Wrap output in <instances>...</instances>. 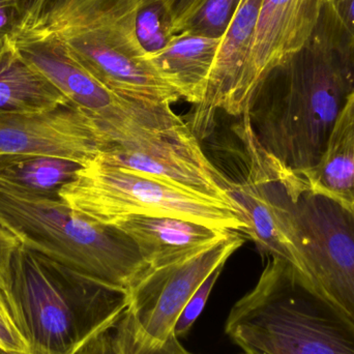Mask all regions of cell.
Here are the masks:
<instances>
[{"label": "cell", "mask_w": 354, "mask_h": 354, "mask_svg": "<svg viewBox=\"0 0 354 354\" xmlns=\"http://www.w3.org/2000/svg\"><path fill=\"white\" fill-rule=\"evenodd\" d=\"M0 226L43 259L111 288L128 291L149 268L118 227L72 209L58 196L1 179Z\"/></svg>", "instance_id": "3"}, {"label": "cell", "mask_w": 354, "mask_h": 354, "mask_svg": "<svg viewBox=\"0 0 354 354\" xmlns=\"http://www.w3.org/2000/svg\"><path fill=\"white\" fill-rule=\"evenodd\" d=\"M57 195L72 209L106 225L129 216H149L183 218L232 232L245 233L249 228L243 214L224 202L97 159L83 165Z\"/></svg>", "instance_id": "7"}, {"label": "cell", "mask_w": 354, "mask_h": 354, "mask_svg": "<svg viewBox=\"0 0 354 354\" xmlns=\"http://www.w3.org/2000/svg\"><path fill=\"white\" fill-rule=\"evenodd\" d=\"M189 354H192V353H189Z\"/></svg>", "instance_id": "35"}, {"label": "cell", "mask_w": 354, "mask_h": 354, "mask_svg": "<svg viewBox=\"0 0 354 354\" xmlns=\"http://www.w3.org/2000/svg\"><path fill=\"white\" fill-rule=\"evenodd\" d=\"M304 177L316 191L354 209V93L330 132L319 163Z\"/></svg>", "instance_id": "17"}, {"label": "cell", "mask_w": 354, "mask_h": 354, "mask_svg": "<svg viewBox=\"0 0 354 354\" xmlns=\"http://www.w3.org/2000/svg\"><path fill=\"white\" fill-rule=\"evenodd\" d=\"M241 0H205L176 33L223 39Z\"/></svg>", "instance_id": "20"}, {"label": "cell", "mask_w": 354, "mask_h": 354, "mask_svg": "<svg viewBox=\"0 0 354 354\" xmlns=\"http://www.w3.org/2000/svg\"><path fill=\"white\" fill-rule=\"evenodd\" d=\"M71 105L66 97L23 59L10 35L0 37V113H30Z\"/></svg>", "instance_id": "16"}, {"label": "cell", "mask_w": 354, "mask_h": 354, "mask_svg": "<svg viewBox=\"0 0 354 354\" xmlns=\"http://www.w3.org/2000/svg\"><path fill=\"white\" fill-rule=\"evenodd\" d=\"M328 1L263 0L252 49L256 86L272 68L303 47Z\"/></svg>", "instance_id": "13"}, {"label": "cell", "mask_w": 354, "mask_h": 354, "mask_svg": "<svg viewBox=\"0 0 354 354\" xmlns=\"http://www.w3.org/2000/svg\"><path fill=\"white\" fill-rule=\"evenodd\" d=\"M23 59L45 76L72 105L95 118L109 145L133 140L185 124L171 106H149L124 99L104 86L53 33L10 35Z\"/></svg>", "instance_id": "8"}, {"label": "cell", "mask_w": 354, "mask_h": 354, "mask_svg": "<svg viewBox=\"0 0 354 354\" xmlns=\"http://www.w3.org/2000/svg\"><path fill=\"white\" fill-rule=\"evenodd\" d=\"M135 32L147 57L169 45L176 24L165 0H137Z\"/></svg>", "instance_id": "19"}, {"label": "cell", "mask_w": 354, "mask_h": 354, "mask_svg": "<svg viewBox=\"0 0 354 354\" xmlns=\"http://www.w3.org/2000/svg\"><path fill=\"white\" fill-rule=\"evenodd\" d=\"M2 354H41L39 353H35V351H10V353H3Z\"/></svg>", "instance_id": "29"}, {"label": "cell", "mask_w": 354, "mask_h": 354, "mask_svg": "<svg viewBox=\"0 0 354 354\" xmlns=\"http://www.w3.org/2000/svg\"><path fill=\"white\" fill-rule=\"evenodd\" d=\"M3 353H4V351H0V354H2Z\"/></svg>", "instance_id": "31"}, {"label": "cell", "mask_w": 354, "mask_h": 354, "mask_svg": "<svg viewBox=\"0 0 354 354\" xmlns=\"http://www.w3.org/2000/svg\"><path fill=\"white\" fill-rule=\"evenodd\" d=\"M0 351H29L28 342L15 310L14 304L0 291Z\"/></svg>", "instance_id": "22"}, {"label": "cell", "mask_w": 354, "mask_h": 354, "mask_svg": "<svg viewBox=\"0 0 354 354\" xmlns=\"http://www.w3.org/2000/svg\"><path fill=\"white\" fill-rule=\"evenodd\" d=\"M59 1H60V0H59ZM59 1H58V2H59ZM58 2H57V3H58ZM54 8H55V6H54Z\"/></svg>", "instance_id": "34"}, {"label": "cell", "mask_w": 354, "mask_h": 354, "mask_svg": "<svg viewBox=\"0 0 354 354\" xmlns=\"http://www.w3.org/2000/svg\"><path fill=\"white\" fill-rule=\"evenodd\" d=\"M113 330L120 354H189L174 334L163 344L145 343L137 336L127 313L114 326Z\"/></svg>", "instance_id": "21"}, {"label": "cell", "mask_w": 354, "mask_h": 354, "mask_svg": "<svg viewBox=\"0 0 354 354\" xmlns=\"http://www.w3.org/2000/svg\"><path fill=\"white\" fill-rule=\"evenodd\" d=\"M20 22L19 0H0V37L12 35Z\"/></svg>", "instance_id": "26"}, {"label": "cell", "mask_w": 354, "mask_h": 354, "mask_svg": "<svg viewBox=\"0 0 354 354\" xmlns=\"http://www.w3.org/2000/svg\"><path fill=\"white\" fill-rule=\"evenodd\" d=\"M334 4L343 25L354 37V0H339Z\"/></svg>", "instance_id": "28"}, {"label": "cell", "mask_w": 354, "mask_h": 354, "mask_svg": "<svg viewBox=\"0 0 354 354\" xmlns=\"http://www.w3.org/2000/svg\"><path fill=\"white\" fill-rule=\"evenodd\" d=\"M226 334L245 353L354 354V322L288 262L270 257L231 309Z\"/></svg>", "instance_id": "4"}, {"label": "cell", "mask_w": 354, "mask_h": 354, "mask_svg": "<svg viewBox=\"0 0 354 354\" xmlns=\"http://www.w3.org/2000/svg\"><path fill=\"white\" fill-rule=\"evenodd\" d=\"M174 17L176 35L181 25L200 8L205 0H165Z\"/></svg>", "instance_id": "27"}, {"label": "cell", "mask_w": 354, "mask_h": 354, "mask_svg": "<svg viewBox=\"0 0 354 354\" xmlns=\"http://www.w3.org/2000/svg\"><path fill=\"white\" fill-rule=\"evenodd\" d=\"M81 167V164L60 158L8 156L0 158V179L35 193L58 196V189L72 180Z\"/></svg>", "instance_id": "18"}, {"label": "cell", "mask_w": 354, "mask_h": 354, "mask_svg": "<svg viewBox=\"0 0 354 354\" xmlns=\"http://www.w3.org/2000/svg\"><path fill=\"white\" fill-rule=\"evenodd\" d=\"M222 39L178 32L169 45L149 56L158 74L180 99L197 106L205 97Z\"/></svg>", "instance_id": "15"}, {"label": "cell", "mask_w": 354, "mask_h": 354, "mask_svg": "<svg viewBox=\"0 0 354 354\" xmlns=\"http://www.w3.org/2000/svg\"><path fill=\"white\" fill-rule=\"evenodd\" d=\"M243 354H250V353H243Z\"/></svg>", "instance_id": "33"}, {"label": "cell", "mask_w": 354, "mask_h": 354, "mask_svg": "<svg viewBox=\"0 0 354 354\" xmlns=\"http://www.w3.org/2000/svg\"><path fill=\"white\" fill-rule=\"evenodd\" d=\"M113 226L134 241L149 268L191 257L233 233L171 216H133Z\"/></svg>", "instance_id": "14"}, {"label": "cell", "mask_w": 354, "mask_h": 354, "mask_svg": "<svg viewBox=\"0 0 354 354\" xmlns=\"http://www.w3.org/2000/svg\"><path fill=\"white\" fill-rule=\"evenodd\" d=\"M333 1H339V0H333Z\"/></svg>", "instance_id": "32"}, {"label": "cell", "mask_w": 354, "mask_h": 354, "mask_svg": "<svg viewBox=\"0 0 354 354\" xmlns=\"http://www.w3.org/2000/svg\"><path fill=\"white\" fill-rule=\"evenodd\" d=\"M109 145L95 118L76 106L30 113H0V158L46 156L85 165Z\"/></svg>", "instance_id": "11"}, {"label": "cell", "mask_w": 354, "mask_h": 354, "mask_svg": "<svg viewBox=\"0 0 354 354\" xmlns=\"http://www.w3.org/2000/svg\"><path fill=\"white\" fill-rule=\"evenodd\" d=\"M97 159L107 165L224 202L243 214L231 197V179L208 160L187 122L140 138L112 143Z\"/></svg>", "instance_id": "9"}, {"label": "cell", "mask_w": 354, "mask_h": 354, "mask_svg": "<svg viewBox=\"0 0 354 354\" xmlns=\"http://www.w3.org/2000/svg\"><path fill=\"white\" fill-rule=\"evenodd\" d=\"M58 1L59 0H19L21 22L12 35L35 30L41 26Z\"/></svg>", "instance_id": "24"}, {"label": "cell", "mask_w": 354, "mask_h": 354, "mask_svg": "<svg viewBox=\"0 0 354 354\" xmlns=\"http://www.w3.org/2000/svg\"><path fill=\"white\" fill-rule=\"evenodd\" d=\"M224 266L225 264H221L205 279V281L200 285L199 288L196 290L193 297L189 299L185 307L183 308L174 328V334L176 335V338L180 339L181 337H185L203 311L206 301H207L210 292L218 281Z\"/></svg>", "instance_id": "23"}, {"label": "cell", "mask_w": 354, "mask_h": 354, "mask_svg": "<svg viewBox=\"0 0 354 354\" xmlns=\"http://www.w3.org/2000/svg\"><path fill=\"white\" fill-rule=\"evenodd\" d=\"M12 303L30 351L77 354L113 328L129 293L73 274L20 245L12 261Z\"/></svg>", "instance_id": "5"}, {"label": "cell", "mask_w": 354, "mask_h": 354, "mask_svg": "<svg viewBox=\"0 0 354 354\" xmlns=\"http://www.w3.org/2000/svg\"><path fill=\"white\" fill-rule=\"evenodd\" d=\"M243 149L245 179L295 268L354 322V209L316 191L253 143Z\"/></svg>", "instance_id": "2"}, {"label": "cell", "mask_w": 354, "mask_h": 354, "mask_svg": "<svg viewBox=\"0 0 354 354\" xmlns=\"http://www.w3.org/2000/svg\"><path fill=\"white\" fill-rule=\"evenodd\" d=\"M137 0H60L41 26L55 35L104 86L149 106H171L178 93L163 80L135 32ZM28 32V31H27Z\"/></svg>", "instance_id": "6"}, {"label": "cell", "mask_w": 354, "mask_h": 354, "mask_svg": "<svg viewBox=\"0 0 354 354\" xmlns=\"http://www.w3.org/2000/svg\"><path fill=\"white\" fill-rule=\"evenodd\" d=\"M353 93L354 37L330 0L303 47L259 81L241 116L268 157L306 176Z\"/></svg>", "instance_id": "1"}, {"label": "cell", "mask_w": 354, "mask_h": 354, "mask_svg": "<svg viewBox=\"0 0 354 354\" xmlns=\"http://www.w3.org/2000/svg\"><path fill=\"white\" fill-rule=\"evenodd\" d=\"M262 3L241 0L223 37L205 97L185 122L198 140L214 132L218 110L241 118L255 91L251 57Z\"/></svg>", "instance_id": "12"}, {"label": "cell", "mask_w": 354, "mask_h": 354, "mask_svg": "<svg viewBox=\"0 0 354 354\" xmlns=\"http://www.w3.org/2000/svg\"><path fill=\"white\" fill-rule=\"evenodd\" d=\"M20 245L21 243L16 237L12 236L0 226V291L4 293L12 303V261L15 253Z\"/></svg>", "instance_id": "25"}, {"label": "cell", "mask_w": 354, "mask_h": 354, "mask_svg": "<svg viewBox=\"0 0 354 354\" xmlns=\"http://www.w3.org/2000/svg\"><path fill=\"white\" fill-rule=\"evenodd\" d=\"M250 354H261V353H251Z\"/></svg>", "instance_id": "30"}, {"label": "cell", "mask_w": 354, "mask_h": 354, "mask_svg": "<svg viewBox=\"0 0 354 354\" xmlns=\"http://www.w3.org/2000/svg\"><path fill=\"white\" fill-rule=\"evenodd\" d=\"M245 243L231 233L191 257L149 268L128 290L127 314L137 336L151 345L163 344L172 334L183 308L205 279Z\"/></svg>", "instance_id": "10"}]
</instances>
